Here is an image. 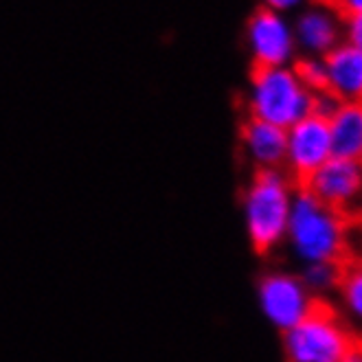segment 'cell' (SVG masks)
<instances>
[{
  "label": "cell",
  "instance_id": "obj_1",
  "mask_svg": "<svg viewBox=\"0 0 362 362\" xmlns=\"http://www.w3.org/2000/svg\"><path fill=\"white\" fill-rule=\"evenodd\" d=\"M296 185L286 169L255 172L242 194V216L250 248L257 255H270L286 242L288 220Z\"/></svg>",
  "mask_w": 362,
  "mask_h": 362
},
{
  "label": "cell",
  "instance_id": "obj_2",
  "mask_svg": "<svg viewBox=\"0 0 362 362\" xmlns=\"http://www.w3.org/2000/svg\"><path fill=\"white\" fill-rule=\"evenodd\" d=\"M286 244L301 264H343L349 244L347 218L318 202L312 194L299 187L292 200Z\"/></svg>",
  "mask_w": 362,
  "mask_h": 362
},
{
  "label": "cell",
  "instance_id": "obj_3",
  "mask_svg": "<svg viewBox=\"0 0 362 362\" xmlns=\"http://www.w3.org/2000/svg\"><path fill=\"white\" fill-rule=\"evenodd\" d=\"M312 105L314 93L299 81L292 66L252 69L246 90V110L250 119L288 130L296 121L312 115Z\"/></svg>",
  "mask_w": 362,
  "mask_h": 362
},
{
  "label": "cell",
  "instance_id": "obj_4",
  "mask_svg": "<svg viewBox=\"0 0 362 362\" xmlns=\"http://www.w3.org/2000/svg\"><path fill=\"white\" fill-rule=\"evenodd\" d=\"M356 340L343 318L318 301L299 325L284 332V356L286 362H340Z\"/></svg>",
  "mask_w": 362,
  "mask_h": 362
},
{
  "label": "cell",
  "instance_id": "obj_5",
  "mask_svg": "<svg viewBox=\"0 0 362 362\" xmlns=\"http://www.w3.org/2000/svg\"><path fill=\"white\" fill-rule=\"evenodd\" d=\"M257 303L266 321L284 334L299 325L318 305V299L305 288L299 274L272 270L266 272L257 284Z\"/></svg>",
  "mask_w": 362,
  "mask_h": 362
},
{
  "label": "cell",
  "instance_id": "obj_6",
  "mask_svg": "<svg viewBox=\"0 0 362 362\" xmlns=\"http://www.w3.org/2000/svg\"><path fill=\"white\" fill-rule=\"evenodd\" d=\"M246 49L255 69L292 66L299 57L290 16L257 7L246 20Z\"/></svg>",
  "mask_w": 362,
  "mask_h": 362
},
{
  "label": "cell",
  "instance_id": "obj_7",
  "mask_svg": "<svg viewBox=\"0 0 362 362\" xmlns=\"http://www.w3.org/2000/svg\"><path fill=\"white\" fill-rule=\"evenodd\" d=\"M301 189L340 216H362V160L332 156Z\"/></svg>",
  "mask_w": 362,
  "mask_h": 362
},
{
  "label": "cell",
  "instance_id": "obj_8",
  "mask_svg": "<svg viewBox=\"0 0 362 362\" xmlns=\"http://www.w3.org/2000/svg\"><path fill=\"white\" fill-rule=\"evenodd\" d=\"M334 156L332 134L327 119L318 115H308L286 130V163L288 176L303 185L316 169H321Z\"/></svg>",
  "mask_w": 362,
  "mask_h": 362
},
{
  "label": "cell",
  "instance_id": "obj_9",
  "mask_svg": "<svg viewBox=\"0 0 362 362\" xmlns=\"http://www.w3.org/2000/svg\"><path fill=\"white\" fill-rule=\"evenodd\" d=\"M299 55L325 57L345 40V16L327 0L305 5L292 20Z\"/></svg>",
  "mask_w": 362,
  "mask_h": 362
},
{
  "label": "cell",
  "instance_id": "obj_10",
  "mask_svg": "<svg viewBox=\"0 0 362 362\" xmlns=\"http://www.w3.org/2000/svg\"><path fill=\"white\" fill-rule=\"evenodd\" d=\"M240 143L246 160L262 169H284L286 163V130L259 119H246L240 127Z\"/></svg>",
  "mask_w": 362,
  "mask_h": 362
},
{
  "label": "cell",
  "instance_id": "obj_11",
  "mask_svg": "<svg viewBox=\"0 0 362 362\" xmlns=\"http://www.w3.org/2000/svg\"><path fill=\"white\" fill-rule=\"evenodd\" d=\"M323 59L327 71V93L340 103L362 101V51L343 40Z\"/></svg>",
  "mask_w": 362,
  "mask_h": 362
},
{
  "label": "cell",
  "instance_id": "obj_12",
  "mask_svg": "<svg viewBox=\"0 0 362 362\" xmlns=\"http://www.w3.org/2000/svg\"><path fill=\"white\" fill-rule=\"evenodd\" d=\"M327 123L334 156L362 160V101L338 103Z\"/></svg>",
  "mask_w": 362,
  "mask_h": 362
},
{
  "label": "cell",
  "instance_id": "obj_13",
  "mask_svg": "<svg viewBox=\"0 0 362 362\" xmlns=\"http://www.w3.org/2000/svg\"><path fill=\"white\" fill-rule=\"evenodd\" d=\"M338 303L351 323L362 327V262L343 266V276L338 284Z\"/></svg>",
  "mask_w": 362,
  "mask_h": 362
},
{
  "label": "cell",
  "instance_id": "obj_14",
  "mask_svg": "<svg viewBox=\"0 0 362 362\" xmlns=\"http://www.w3.org/2000/svg\"><path fill=\"white\" fill-rule=\"evenodd\" d=\"M299 276L316 299H321V296H327L329 292L338 290L340 276H343V264H338V262L303 264Z\"/></svg>",
  "mask_w": 362,
  "mask_h": 362
},
{
  "label": "cell",
  "instance_id": "obj_15",
  "mask_svg": "<svg viewBox=\"0 0 362 362\" xmlns=\"http://www.w3.org/2000/svg\"><path fill=\"white\" fill-rule=\"evenodd\" d=\"M292 69L299 77V81L310 93H323L327 90V71H325V59L314 57V55H299L292 64Z\"/></svg>",
  "mask_w": 362,
  "mask_h": 362
},
{
  "label": "cell",
  "instance_id": "obj_16",
  "mask_svg": "<svg viewBox=\"0 0 362 362\" xmlns=\"http://www.w3.org/2000/svg\"><path fill=\"white\" fill-rule=\"evenodd\" d=\"M338 103H340V101H338L332 93H327V90L316 93V95H314L312 112L318 115V117H323V119H329V117L334 115V110L338 108Z\"/></svg>",
  "mask_w": 362,
  "mask_h": 362
},
{
  "label": "cell",
  "instance_id": "obj_17",
  "mask_svg": "<svg viewBox=\"0 0 362 362\" xmlns=\"http://www.w3.org/2000/svg\"><path fill=\"white\" fill-rule=\"evenodd\" d=\"M305 5H310V0H262V7L284 16L299 13Z\"/></svg>",
  "mask_w": 362,
  "mask_h": 362
},
{
  "label": "cell",
  "instance_id": "obj_18",
  "mask_svg": "<svg viewBox=\"0 0 362 362\" xmlns=\"http://www.w3.org/2000/svg\"><path fill=\"white\" fill-rule=\"evenodd\" d=\"M345 42L362 51V13L345 18Z\"/></svg>",
  "mask_w": 362,
  "mask_h": 362
},
{
  "label": "cell",
  "instance_id": "obj_19",
  "mask_svg": "<svg viewBox=\"0 0 362 362\" xmlns=\"http://www.w3.org/2000/svg\"><path fill=\"white\" fill-rule=\"evenodd\" d=\"M332 7H336L345 18L362 13V0H327Z\"/></svg>",
  "mask_w": 362,
  "mask_h": 362
},
{
  "label": "cell",
  "instance_id": "obj_20",
  "mask_svg": "<svg viewBox=\"0 0 362 362\" xmlns=\"http://www.w3.org/2000/svg\"><path fill=\"white\" fill-rule=\"evenodd\" d=\"M340 362H362V340H356L354 347L345 354V358Z\"/></svg>",
  "mask_w": 362,
  "mask_h": 362
}]
</instances>
